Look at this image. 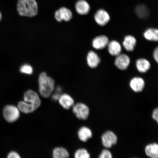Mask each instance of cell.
Listing matches in <instances>:
<instances>
[{
  "label": "cell",
  "instance_id": "obj_1",
  "mask_svg": "<svg viewBox=\"0 0 158 158\" xmlns=\"http://www.w3.org/2000/svg\"><path fill=\"white\" fill-rule=\"evenodd\" d=\"M38 81L40 94L43 98H49L55 89L54 80L46 73L43 72L40 75Z\"/></svg>",
  "mask_w": 158,
  "mask_h": 158
},
{
  "label": "cell",
  "instance_id": "obj_2",
  "mask_svg": "<svg viewBox=\"0 0 158 158\" xmlns=\"http://www.w3.org/2000/svg\"><path fill=\"white\" fill-rule=\"evenodd\" d=\"M17 9L19 14L22 16L33 17L38 13V6L35 0H19Z\"/></svg>",
  "mask_w": 158,
  "mask_h": 158
},
{
  "label": "cell",
  "instance_id": "obj_3",
  "mask_svg": "<svg viewBox=\"0 0 158 158\" xmlns=\"http://www.w3.org/2000/svg\"><path fill=\"white\" fill-rule=\"evenodd\" d=\"M20 112L17 106L7 105L3 108V114L6 121L9 123H13L18 120Z\"/></svg>",
  "mask_w": 158,
  "mask_h": 158
},
{
  "label": "cell",
  "instance_id": "obj_4",
  "mask_svg": "<svg viewBox=\"0 0 158 158\" xmlns=\"http://www.w3.org/2000/svg\"><path fill=\"white\" fill-rule=\"evenodd\" d=\"M72 111L79 119H87L90 114V109L86 104L82 102L74 104L73 106Z\"/></svg>",
  "mask_w": 158,
  "mask_h": 158
},
{
  "label": "cell",
  "instance_id": "obj_5",
  "mask_svg": "<svg viewBox=\"0 0 158 158\" xmlns=\"http://www.w3.org/2000/svg\"><path fill=\"white\" fill-rule=\"evenodd\" d=\"M101 139L102 145L106 149H109L117 143L118 138L113 131L108 130L102 134Z\"/></svg>",
  "mask_w": 158,
  "mask_h": 158
},
{
  "label": "cell",
  "instance_id": "obj_6",
  "mask_svg": "<svg viewBox=\"0 0 158 158\" xmlns=\"http://www.w3.org/2000/svg\"><path fill=\"white\" fill-rule=\"evenodd\" d=\"M23 100L34 106L35 109L40 106L41 101L38 94L33 90H29L23 94Z\"/></svg>",
  "mask_w": 158,
  "mask_h": 158
},
{
  "label": "cell",
  "instance_id": "obj_7",
  "mask_svg": "<svg viewBox=\"0 0 158 158\" xmlns=\"http://www.w3.org/2000/svg\"><path fill=\"white\" fill-rule=\"evenodd\" d=\"M110 16L107 11L104 9L98 10L94 15V19L96 23L100 26H104L109 22Z\"/></svg>",
  "mask_w": 158,
  "mask_h": 158
},
{
  "label": "cell",
  "instance_id": "obj_8",
  "mask_svg": "<svg viewBox=\"0 0 158 158\" xmlns=\"http://www.w3.org/2000/svg\"><path fill=\"white\" fill-rule=\"evenodd\" d=\"M114 65L121 70H125L129 67L131 62L129 56L125 54H120L116 56Z\"/></svg>",
  "mask_w": 158,
  "mask_h": 158
},
{
  "label": "cell",
  "instance_id": "obj_9",
  "mask_svg": "<svg viewBox=\"0 0 158 158\" xmlns=\"http://www.w3.org/2000/svg\"><path fill=\"white\" fill-rule=\"evenodd\" d=\"M55 17L59 22L62 21H69L72 19L73 14L70 10L62 7L55 12Z\"/></svg>",
  "mask_w": 158,
  "mask_h": 158
},
{
  "label": "cell",
  "instance_id": "obj_10",
  "mask_svg": "<svg viewBox=\"0 0 158 158\" xmlns=\"http://www.w3.org/2000/svg\"><path fill=\"white\" fill-rule=\"evenodd\" d=\"M109 40L106 35H101L96 36L93 40L92 46L97 50H101L107 46Z\"/></svg>",
  "mask_w": 158,
  "mask_h": 158
},
{
  "label": "cell",
  "instance_id": "obj_11",
  "mask_svg": "<svg viewBox=\"0 0 158 158\" xmlns=\"http://www.w3.org/2000/svg\"><path fill=\"white\" fill-rule=\"evenodd\" d=\"M145 81L143 79L139 77H135L131 79L129 83L130 88L134 92H141L145 86Z\"/></svg>",
  "mask_w": 158,
  "mask_h": 158
},
{
  "label": "cell",
  "instance_id": "obj_12",
  "mask_svg": "<svg viewBox=\"0 0 158 158\" xmlns=\"http://www.w3.org/2000/svg\"><path fill=\"white\" fill-rule=\"evenodd\" d=\"M86 62L89 67L92 69L96 68L101 62V59L98 55L93 51H90L88 53Z\"/></svg>",
  "mask_w": 158,
  "mask_h": 158
},
{
  "label": "cell",
  "instance_id": "obj_13",
  "mask_svg": "<svg viewBox=\"0 0 158 158\" xmlns=\"http://www.w3.org/2000/svg\"><path fill=\"white\" fill-rule=\"evenodd\" d=\"M58 101L60 105L67 110L72 108L75 104L74 99L70 95L66 94H61Z\"/></svg>",
  "mask_w": 158,
  "mask_h": 158
},
{
  "label": "cell",
  "instance_id": "obj_14",
  "mask_svg": "<svg viewBox=\"0 0 158 158\" xmlns=\"http://www.w3.org/2000/svg\"><path fill=\"white\" fill-rule=\"evenodd\" d=\"M107 47L108 52L111 56H116L121 54L122 45L118 41L113 40L109 41Z\"/></svg>",
  "mask_w": 158,
  "mask_h": 158
},
{
  "label": "cell",
  "instance_id": "obj_15",
  "mask_svg": "<svg viewBox=\"0 0 158 158\" xmlns=\"http://www.w3.org/2000/svg\"><path fill=\"white\" fill-rule=\"evenodd\" d=\"M135 66L137 70L141 73H145L151 68V63L147 59L140 58L137 59L135 62Z\"/></svg>",
  "mask_w": 158,
  "mask_h": 158
},
{
  "label": "cell",
  "instance_id": "obj_16",
  "mask_svg": "<svg viewBox=\"0 0 158 158\" xmlns=\"http://www.w3.org/2000/svg\"><path fill=\"white\" fill-rule=\"evenodd\" d=\"M137 40L135 37L131 35H127L124 37L123 43V46L125 50L128 52H132L135 49Z\"/></svg>",
  "mask_w": 158,
  "mask_h": 158
},
{
  "label": "cell",
  "instance_id": "obj_17",
  "mask_svg": "<svg viewBox=\"0 0 158 158\" xmlns=\"http://www.w3.org/2000/svg\"><path fill=\"white\" fill-rule=\"evenodd\" d=\"M75 7L77 13L81 15L88 14L90 10L89 4L85 0H78L76 3Z\"/></svg>",
  "mask_w": 158,
  "mask_h": 158
},
{
  "label": "cell",
  "instance_id": "obj_18",
  "mask_svg": "<svg viewBox=\"0 0 158 158\" xmlns=\"http://www.w3.org/2000/svg\"><path fill=\"white\" fill-rule=\"evenodd\" d=\"M77 134L79 139L84 143H85L91 138L93 136L91 130L89 128L85 126L79 128Z\"/></svg>",
  "mask_w": 158,
  "mask_h": 158
},
{
  "label": "cell",
  "instance_id": "obj_19",
  "mask_svg": "<svg viewBox=\"0 0 158 158\" xmlns=\"http://www.w3.org/2000/svg\"><path fill=\"white\" fill-rule=\"evenodd\" d=\"M145 152L150 158H158V144L155 143L148 144L145 147Z\"/></svg>",
  "mask_w": 158,
  "mask_h": 158
},
{
  "label": "cell",
  "instance_id": "obj_20",
  "mask_svg": "<svg viewBox=\"0 0 158 158\" xmlns=\"http://www.w3.org/2000/svg\"><path fill=\"white\" fill-rule=\"evenodd\" d=\"M17 106L20 112L25 114L32 113L36 110L32 105L24 100L20 101Z\"/></svg>",
  "mask_w": 158,
  "mask_h": 158
},
{
  "label": "cell",
  "instance_id": "obj_21",
  "mask_svg": "<svg viewBox=\"0 0 158 158\" xmlns=\"http://www.w3.org/2000/svg\"><path fill=\"white\" fill-rule=\"evenodd\" d=\"M144 38L147 40L154 42L158 40V30L157 29L149 28L146 29L143 34Z\"/></svg>",
  "mask_w": 158,
  "mask_h": 158
},
{
  "label": "cell",
  "instance_id": "obj_22",
  "mask_svg": "<svg viewBox=\"0 0 158 158\" xmlns=\"http://www.w3.org/2000/svg\"><path fill=\"white\" fill-rule=\"evenodd\" d=\"M52 157L53 158H69V153L65 148L57 147L53 150Z\"/></svg>",
  "mask_w": 158,
  "mask_h": 158
},
{
  "label": "cell",
  "instance_id": "obj_23",
  "mask_svg": "<svg viewBox=\"0 0 158 158\" xmlns=\"http://www.w3.org/2000/svg\"><path fill=\"white\" fill-rule=\"evenodd\" d=\"M135 11L138 16L142 19L147 18L149 15V9L144 5H138L135 7Z\"/></svg>",
  "mask_w": 158,
  "mask_h": 158
},
{
  "label": "cell",
  "instance_id": "obj_24",
  "mask_svg": "<svg viewBox=\"0 0 158 158\" xmlns=\"http://www.w3.org/2000/svg\"><path fill=\"white\" fill-rule=\"evenodd\" d=\"M74 158H90V155L88 150L85 148H80L77 150L74 155Z\"/></svg>",
  "mask_w": 158,
  "mask_h": 158
},
{
  "label": "cell",
  "instance_id": "obj_25",
  "mask_svg": "<svg viewBox=\"0 0 158 158\" xmlns=\"http://www.w3.org/2000/svg\"><path fill=\"white\" fill-rule=\"evenodd\" d=\"M20 71L22 73L31 75L32 74L33 72V69L30 65L24 64L21 67Z\"/></svg>",
  "mask_w": 158,
  "mask_h": 158
},
{
  "label": "cell",
  "instance_id": "obj_26",
  "mask_svg": "<svg viewBox=\"0 0 158 158\" xmlns=\"http://www.w3.org/2000/svg\"><path fill=\"white\" fill-rule=\"evenodd\" d=\"M98 158H113V156L109 150L105 148L102 150Z\"/></svg>",
  "mask_w": 158,
  "mask_h": 158
},
{
  "label": "cell",
  "instance_id": "obj_27",
  "mask_svg": "<svg viewBox=\"0 0 158 158\" xmlns=\"http://www.w3.org/2000/svg\"><path fill=\"white\" fill-rule=\"evenodd\" d=\"M62 92V88L60 87H58L56 89L54 93H52V100L55 101H58L61 95Z\"/></svg>",
  "mask_w": 158,
  "mask_h": 158
},
{
  "label": "cell",
  "instance_id": "obj_28",
  "mask_svg": "<svg viewBox=\"0 0 158 158\" xmlns=\"http://www.w3.org/2000/svg\"><path fill=\"white\" fill-rule=\"evenodd\" d=\"M7 158H21V156L17 152L12 151L8 154Z\"/></svg>",
  "mask_w": 158,
  "mask_h": 158
},
{
  "label": "cell",
  "instance_id": "obj_29",
  "mask_svg": "<svg viewBox=\"0 0 158 158\" xmlns=\"http://www.w3.org/2000/svg\"><path fill=\"white\" fill-rule=\"evenodd\" d=\"M152 117L154 120L157 122L158 123V108H156L153 110L152 114Z\"/></svg>",
  "mask_w": 158,
  "mask_h": 158
},
{
  "label": "cell",
  "instance_id": "obj_30",
  "mask_svg": "<svg viewBox=\"0 0 158 158\" xmlns=\"http://www.w3.org/2000/svg\"><path fill=\"white\" fill-rule=\"evenodd\" d=\"M153 57L154 60L156 62L158 63V48L157 47L154 51L153 54Z\"/></svg>",
  "mask_w": 158,
  "mask_h": 158
},
{
  "label": "cell",
  "instance_id": "obj_31",
  "mask_svg": "<svg viewBox=\"0 0 158 158\" xmlns=\"http://www.w3.org/2000/svg\"><path fill=\"white\" fill-rule=\"evenodd\" d=\"M1 19H2V15H1V12H0V21H1Z\"/></svg>",
  "mask_w": 158,
  "mask_h": 158
},
{
  "label": "cell",
  "instance_id": "obj_32",
  "mask_svg": "<svg viewBox=\"0 0 158 158\" xmlns=\"http://www.w3.org/2000/svg\"></svg>",
  "mask_w": 158,
  "mask_h": 158
}]
</instances>
